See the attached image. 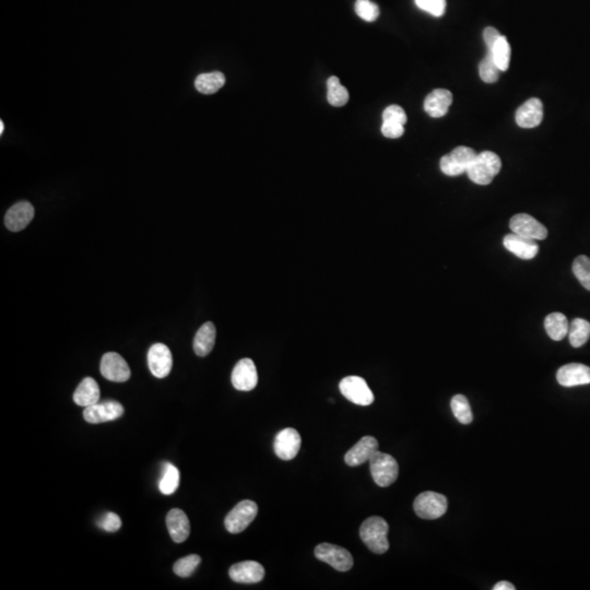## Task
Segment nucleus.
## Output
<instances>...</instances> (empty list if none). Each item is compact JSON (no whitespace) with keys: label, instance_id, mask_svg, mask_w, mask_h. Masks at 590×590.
Instances as JSON below:
<instances>
[{"label":"nucleus","instance_id":"obj_1","mask_svg":"<svg viewBox=\"0 0 590 590\" xmlns=\"http://www.w3.org/2000/svg\"><path fill=\"white\" fill-rule=\"evenodd\" d=\"M388 531V523L384 518L372 516L363 521L359 528V536L372 552L384 554L389 549Z\"/></svg>","mask_w":590,"mask_h":590},{"label":"nucleus","instance_id":"obj_2","mask_svg":"<svg viewBox=\"0 0 590 590\" xmlns=\"http://www.w3.org/2000/svg\"><path fill=\"white\" fill-rule=\"evenodd\" d=\"M502 162L497 153L483 151L475 156L467 169V174L472 182L477 185L491 184L494 177L501 171Z\"/></svg>","mask_w":590,"mask_h":590},{"label":"nucleus","instance_id":"obj_3","mask_svg":"<svg viewBox=\"0 0 590 590\" xmlns=\"http://www.w3.org/2000/svg\"><path fill=\"white\" fill-rule=\"evenodd\" d=\"M370 475L377 486L387 488L397 480L399 466L392 455L377 451L370 459Z\"/></svg>","mask_w":590,"mask_h":590},{"label":"nucleus","instance_id":"obj_4","mask_svg":"<svg viewBox=\"0 0 590 590\" xmlns=\"http://www.w3.org/2000/svg\"><path fill=\"white\" fill-rule=\"evenodd\" d=\"M413 508L422 519H438L447 512V499L436 492H423L414 499Z\"/></svg>","mask_w":590,"mask_h":590},{"label":"nucleus","instance_id":"obj_5","mask_svg":"<svg viewBox=\"0 0 590 590\" xmlns=\"http://www.w3.org/2000/svg\"><path fill=\"white\" fill-rule=\"evenodd\" d=\"M258 514V506L255 502L245 499L239 502L224 521V526L230 534H239L250 526Z\"/></svg>","mask_w":590,"mask_h":590},{"label":"nucleus","instance_id":"obj_6","mask_svg":"<svg viewBox=\"0 0 590 590\" xmlns=\"http://www.w3.org/2000/svg\"><path fill=\"white\" fill-rule=\"evenodd\" d=\"M477 153L469 147H457L449 154L440 158V167L442 172L447 176H458L467 172Z\"/></svg>","mask_w":590,"mask_h":590},{"label":"nucleus","instance_id":"obj_7","mask_svg":"<svg viewBox=\"0 0 590 590\" xmlns=\"http://www.w3.org/2000/svg\"><path fill=\"white\" fill-rule=\"evenodd\" d=\"M341 394L346 399L359 405H370L374 403V394L368 383L359 376H348L339 384Z\"/></svg>","mask_w":590,"mask_h":590},{"label":"nucleus","instance_id":"obj_8","mask_svg":"<svg viewBox=\"0 0 590 590\" xmlns=\"http://www.w3.org/2000/svg\"><path fill=\"white\" fill-rule=\"evenodd\" d=\"M315 556L318 560L329 564L333 569L339 571H348L353 566V558L351 553L339 545L331 543H322L315 547Z\"/></svg>","mask_w":590,"mask_h":590},{"label":"nucleus","instance_id":"obj_9","mask_svg":"<svg viewBox=\"0 0 590 590\" xmlns=\"http://www.w3.org/2000/svg\"><path fill=\"white\" fill-rule=\"evenodd\" d=\"M99 370L105 379L115 383L128 381L132 374L126 361L115 352H108L103 355Z\"/></svg>","mask_w":590,"mask_h":590},{"label":"nucleus","instance_id":"obj_10","mask_svg":"<svg viewBox=\"0 0 590 590\" xmlns=\"http://www.w3.org/2000/svg\"><path fill=\"white\" fill-rule=\"evenodd\" d=\"M123 414V407L115 400H106L103 403L86 407L84 411V418L86 422L92 424L104 423L114 421L121 418Z\"/></svg>","mask_w":590,"mask_h":590},{"label":"nucleus","instance_id":"obj_11","mask_svg":"<svg viewBox=\"0 0 590 590\" xmlns=\"http://www.w3.org/2000/svg\"><path fill=\"white\" fill-rule=\"evenodd\" d=\"M510 228L512 233L525 236L528 239H536V241L547 239V228L539 221L536 220L534 217L526 213L514 215L510 219Z\"/></svg>","mask_w":590,"mask_h":590},{"label":"nucleus","instance_id":"obj_12","mask_svg":"<svg viewBox=\"0 0 590 590\" xmlns=\"http://www.w3.org/2000/svg\"><path fill=\"white\" fill-rule=\"evenodd\" d=\"M148 365L153 376L158 379L167 377L173 366L171 350L163 344H153L148 352Z\"/></svg>","mask_w":590,"mask_h":590},{"label":"nucleus","instance_id":"obj_13","mask_svg":"<svg viewBox=\"0 0 590 590\" xmlns=\"http://www.w3.org/2000/svg\"><path fill=\"white\" fill-rule=\"evenodd\" d=\"M234 388L241 392H250L257 386L258 374L255 363L250 359H241L233 368L231 376Z\"/></svg>","mask_w":590,"mask_h":590},{"label":"nucleus","instance_id":"obj_14","mask_svg":"<svg viewBox=\"0 0 590 590\" xmlns=\"http://www.w3.org/2000/svg\"><path fill=\"white\" fill-rule=\"evenodd\" d=\"M300 444L302 440L298 431L292 427H287L276 435L274 453L282 460H291L295 458L300 451Z\"/></svg>","mask_w":590,"mask_h":590},{"label":"nucleus","instance_id":"obj_15","mask_svg":"<svg viewBox=\"0 0 590 590\" xmlns=\"http://www.w3.org/2000/svg\"><path fill=\"white\" fill-rule=\"evenodd\" d=\"M377 451H379L377 440L373 436H363L349 451H346L344 462L350 467H357L364 462H370V459Z\"/></svg>","mask_w":590,"mask_h":590},{"label":"nucleus","instance_id":"obj_16","mask_svg":"<svg viewBox=\"0 0 590 590\" xmlns=\"http://www.w3.org/2000/svg\"><path fill=\"white\" fill-rule=\"evenodd\" d=\"M556 379L560 386L574 387L590 384V368L580 363H571L558 368Z\"/></svg>","mask_w":590,"mask_h":590},{"label":"nucleus","instance_id":"obj_17","mask_svg":"<svg viewBox=\"0 0 590 590\" xmlns=\"http://www.w3.org/2000/svg\"><path fill=\"white\" fill-rule=\"evenodd\" d=\"M503 244L507 250L523 261H530L536 257L539 252V245L536 239H528L518 234H507L503 239Z\"/></svg>","mask_w":590,"mask_h":590},{"label":"nucleus","instance_id":"obj_18","mask_svg":"<svg viewBox=\"0 0 590 590\" xmlns=\"http://www.w3.org/2000/svg\"><path fill=\"white\" fill-rule=\"evenodd\" d=\"M228 574L233 582L239 584H256L263 580L265 569L255 560H245L232 565Z\"/></svg>","mask_w":590,"mask_h":590},{"label":"nucleus","instance_id":"obj_19","mask_svg":"<svg viewBox=\"0 0 590 590\" xmlns=\"http://www.w3.org/2000/svg\"><path fill=\"white\" fill-rule=\"evenodd\" d=\"M34 213V208L30 202H18L5 213V226L11 232L22 231L33 220Z\"/></svg>","mask_w":590,"mask_h":590},{"label":"nucleus","instance_id":"obj_20","mask_svg":"<svg viewBox=\"0 0 590 590\" xmlns=\"http://www.w3.org/2000/svg\"><path fill=\"white\" fill-rule=\"evenodd\" d=\"M516 123L521 128H534L543 119V104L536 97L523 103L516 112Z\"/></svg>","mask_w":590,"mask_h":590},{"label":"nucleus","instance_id":"obj_21","mask_svg":"<svg viewBox=\"0 0 590 590\" xmlns=\"http://www.w3.org/2000/svg\"><path fill=\"white\" fill-rule=\"evenodd\" d=\"M451 103H453V94L445 88H438L427 95L424 101V110L431 117H442L447 114Z\"/></svg>","mask_w":590,"mask_h":590},{"label":"nucleus","instance_id":"obj_22","mask_svg":"<svg viewBox=\"0 0 590 590\" xmlns=\"http://www.w3.org/2000/svg\"><path fill=\"white\" fill-rule=\"evenodd\" d=\"M167 527L169 536L176 543L187 540L191 534V523L187 515L180 508H173L167 516Z\"/></svg>","mask_w":590,"mask_h":590},{"label":"nucleus","instance_id":"obj_23","mask_svg":"<svg viewBox=\"0 0 590 590\" xmlns=\"http://www.w3.org/2000/svg\"><path fill=\"white\" fill-rule=\"evenodd\" d=\"M215 335L217 330L211 322H206L199 328L193 339V351L198 357H206L212 351L215 344Z\"/></svg>","mask_w":590,"mask_h":590},{"label":"nucleus","instance_id":"obj_24","mask_svg":"<svg viewBox=\"0 0 590 590\" xmlns=\"http://www.w3.org/2000/svg\"><path fill=\"white\" fill-rule=\"evenodd\" d=\"M99 387L95 379L92 377H86L84 381L79 384L78 388L75 389L73 394V401L80 407H90L99 403Z\"/></svg>","mask_w":590,"mask_h":590},{"label":"nucleus","instance_id":"obj_25","mask_svg":"<svg viewBox=\"0 0 590 590\" xmlns=\"http://www.w3.org/2000/svg\"><path fill=\"white\" fill-rule=\"evenodd\" d=\"M545 328L547 335L552 340H563L569 335V320L562 313H551L545 317Z\"/></svg>","mask_w":590,"mask_h":590},{"label":"nucleus","instance_id":"obj_26","mask_svg":"<svg viewBox=\"0 0 590 590\" xmlns=\"http://www.w3.org/2000/svg\"><path fill=\"white\" fill-rule=\"evenodd\" d=\"M226 84V77L220 71L202 73L195 80V88L202 94H213Z\"/></svg>","mask_w":590,"mask_h":590},{"label":"nucleus","instance_id":"obj_27","mask_svg":"<svg viewBox=\"0 0 590 590\" xmlns=\"http://www.w3.org/2000/svg\"><path fill=\"white\" fill-rule=\"evenodd\" d=\"M327 101L335 108H341L349 101V92L340 84L338 77H330L327 80Z\"/></svg>","mask_w":590,"mask_h":590},{"label":"nucleus","instance_id":"obj_28","mask_svg":"<svg viewBox=\"0 0 590 590\" xmlns=\"http://www.w3.org/2000/svg\"><path fill=\"white\" fill-rule=\"evenodd\" d=\"M590 337V324L582 318H575L569 324V344L574 348H580L587 342Z\"/></svg>","mask_w":590,"mask_h":590},{"label":"nucleus","instance_id":"obj_29","mask_svg":"<svg viewBox=\"0 0 590 590\" xmlns=\"http://www.w3.org/2000/svg\"><path fill=\"white\" fill-rule=\"evenodd\" d=\"M180 470L177 469L172 464H164L163 475L158 483L160 491L164 495H171L176 491L180 486Z\"/></svg>","mask_w":590,"mask_h":590},{"label":"nucleus","instance_id":"obj_30","mask_svg":"<svg viewBox=\"0 0 590 590\" xmlns=\"http://www.w3.org/2000/svg\"><path fill=\"white\" fill-rule=\"evenodd\" d=\"M488 51L491 53L499 69L501 71H506L510 67V45L507 38L502 35L497 43L494 44L491 51Z\"/></svg>","mask_w":590,"mask_h":590},{"label":"nucleus","instance_id":"obj_31","mask_svg":"<svg viewBox=\"0 0 590 590\" xmlns=\"http://www.w3.org/2000/svg\"><path fill=\"white\" fill-rule=\"evenodd\" d=\"M451 410L453 416H456L460 423L470 424L473 420L469 401L464 394H456L453 396L451 403Z\"/></svg>","mask_w":590,"mask_h":590},{"label":"nucleus","instance_id":"obj_32","mask_svg":"<svg viewBox=\"0 0 590 590\" xmlns=\"http://www.w3.org/2000/svg\"><path fill=\"white\" fill-rule=\"evenodd\" d=\"M499 71L501 70L499 69L497 64L494 62L491 53L488 51V54L482 59V62L479 64V75H480V78L482 79V81L486 82V84H494V82H497L499 80Z\"/></svg>","mask_w":590,"mask_h":590},{"label":"nucleus","instance_id":"obj_33","mask_svg":"<svg viewBox=\"0 0 590 590\" xmlns=\"http://www.w3.org/2000/svg\"><path fill=\"white\" fill-rule=\"evenodd\" d=\"M200 562H202L200 556L191 554L176 560V563L173 566V571L177 576L189 577L193 575V571H196Z\"/></svg>","mask_w":590,"mask_h":590},{"label":"nucleus","instance_id":"obj_34","mask_svg":"<svg viewBox=\"0 0 590 590\" xmlns=\"http://www.w3.org/2000/svg\"><path fill=\"white\" fill-rule=\"evenodd\" d=\"M573 272L582 287L590 291V258L578 256L573 263Z\"/></svg>","mask_w":590,"mask_h":590},{"label":"nucleus","instance_id":"obj_35","mask_svg":"<svg viewBox=\"0 0 590 590\" xmlns=\"http://www.w3.org/2000/svg\"><path fill=\"white\" fill-rule=\"evenodd\" d=\"M354 9L357 16L366 22H374L379 16V5L370 0H357Z\"/></svg>","mask_w":590,"mask_h":590},{"label":"nucleus","instance_id":"obj_36","mask_svg":"<svg viewBox=\"0 0 590 590\" xmlns=\"http://www.w3.org/2000/svg\"><path fill=\"white\" fill-rule=\"evenodd\" d=\"M418 8L434 16L445 14L446 0H414Z\"/></svg>","mask_w":590,"mask_h":590},{"label":"nucleus","instance_id":"obj_37","mask_svg":"<svg viewBox=\"0 0 590 590\" xmlns=\"http://www.w3.org/2000/svg\"><path fill=\"white\" fill-rule=\"evenodd\" d=\"M383 121H392V123L405 125L407 123V114L399 105H390L384 110Z\"/></svg>","mask_w":590,"mask_h":590},{"label":"nucleus","instance_id":"obj_38","mask_svg":"<svg viewBox=\"0 0 590 590\" xmlns=\"http://www.w3.org/2000/svg\"><path fill=\"white\" fill-rule=\"evenodd\" d=\"M97 525L108 532H116L121 529V521L119 516L114 512H108L99 519Z\"/></svg>","mask_w":590,"mask_h":590},{"label":"nucleus","instance_id":"obj_39","mask_svg":"<svg viewBox=\"0 0 590 590\" xmlns=\"http://www.w3.org/2000/svg\"><path fill=\"white\" fill-rule=\"evenodd\" d=\"M403 126H405V125H401V123H392V121H383V125H381V134H383L386 138L397 139V138L401 137L403 132H405V128H403Z\"/></svg>","mask_w":590,"mask_h":590},{"label":"nucleus","instance_id":"obj_40","mask_svg":"<svg viewBox=\"0 0 590 590\" xmlns=\"http://www.w3.org/2000/svg\"><path fill=\"white\" fill-rule=\"evenodd\" d=\"M501 36V33H499L497 29H494V27H488L484 30V32H483V40H484L486 45L488 46V51H491L494 44L497 43V40H499Z\"/></svg>","mask_w":590,"mask_h":590},{"label":"nucleus","instance_id":"obj_41","mask_svg":"<svg viewBox=\"0 0 590 590\" xmlns=\"http://www.w3.org/2000/svg\"><path fill=\"white\" fill-rule=\"evenodd\" d=\"M515 586L512 585V582L502 580L497 582V585L494 586L493 590H515Z\"/></svg>","mask_w":590,"mask_h":590},{"label":"nucleus","instance_id":"obj_42","mask_svg":"<svg viewBox=\"0 0 590 590\" xmlns=\"http://www.w3.org/2000/svg\"><path fill=\"white\" fill-rule=\"evenodd\" d=\"M3 129H5V123L3 121H0V134H3Z\"/></svg>","mask_w":590,"mask_h":590}]
</instances>
